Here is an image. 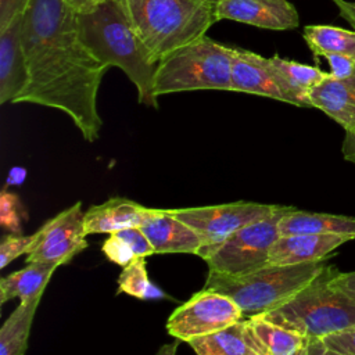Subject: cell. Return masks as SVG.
I'll return each instance as SVG.
<instances>
[{
  "label": "cell",
  "instance_id": "1",
  "mask_svg": "<svg viewBox=\"0 0 355 355\" xmlns=\"http://www.w3.org/2000/svg\"><path fill=\"white\" fill-rule=\"evenodd\" d=\"M21 33L29 82L15 104L62 111L86 141L97 140L103 126L97 94L108 68L80 40L76 12L62 0H31Z\"/></svg>",
  "mask_w": 355,
  "mask_h": 355
},
{
  "label": "cell",
  "instance_id": "2",
  "mask_svg": "<svg viewBox=\"0 0 355 355\" xmlns=\"http://www.w3.org/2000/svg\"><path fill=\"white\" fill-rule=\"evenodd\" d=\"M79 36L104 67H116L137 90L140 104L158 107L154 94L155 62L139 39L123 0H105L87 12L76 14Z\"/></svg>",
  "mask_w": 355,
  "mask_h": 355
},
{
  "label": "cell",
  "instance_id": "3",
  "mask_svg": "<svg viewBox=\"0 0 355 355\" xmlns=\"http://www.w3.org/2000/svg\"><path fill=\"white\" fill-rule=\"evenodd\" d=\"M123 3L139 39L155 62L201 39L218 22V0H123Z\"/></svg>",
  "mask_w": 355,
  "mask_h": 355
},
{
  "label": "cell",
  "instance_id": "4",
  "mask_svg": "<svg viewBox=\"0 0 355 355\" xmlns=\"http://www.w3.org/2000/svg\"><path fill=\"white\" fill-rule=\"evenodd\" d=\"M338 272L327 263L294 297L259 315L308 338H324L355 326V294L337 283Z\"/></svg>",
  "mask_w": 355,
  "mask_h": 355
},
{
  "label": "cell",
  "instance_id": "5",
  "mask_svg": "<svg viewBox=\"0 0 355 355\" xmlns=\"http://www.w3.org/2000/svg\"><path fill=\"white\" fill-rule=\"evenodd\" d=\"M326 265V261L266 265L240 276H227L209 270L204 288L227 295L240 306L244 316L250 318L279 308L316 277Z\"/></svg>",
  "mask_w": 355,
  "mask_h": 355
},
{
  "label": "cell",
  "instance_id": "6",
  "mask_svg": "<svg viewBox=\"0 0 355 355\" xmlns=\"http://www.w3.org/2000/svg\"><path fill=\"white\" fill-rule=\"evenodd\" d=\"M232 47L207 35L158 62L154 94L191 90H232Z\"/></svg>",
  "mask_w": 355,
  "mask_h": 355
},
{
  "label": "cell",
  "instance_id": "7",
  "mask_svg": "<svg viewBox=\"0 0 355 355\" xmlns=\"http://www.w3.org/2000/svg\"><path fill=\"white\" fill-rule=\"evenodd\" d=\"M293 208L279 205L269 216L236 230L222 243L200 248L197 255L207 261L211 272L227 276H240L261 269L269 265V251L280 236V219Z\"/></svg>",
  "mask_w": 355,
  "mask_h": 355
},
{
  "label": "cell",
  "instance_id": "8",
  "mask_svg": "<svg viewBox=\"0 0 355 355\" xmlns=\"http://www.w3.org/2000/svg\"><path fill=\"white\" fill-rule=\"evenodd\" d=\"M243 318V311L232 298L215 290L202 288L171 313L166 320V331L178 340L189 343L229 327Z\"/></svg>",
  "mask_w": 355,
  "mask_h": 355
},
{
  "label": "cell",
  "instance_id": "9",
  "mask_svg": "<svg viewBox=\"0 0 355 355\" xmlns=\"http://www.w3.org/2000/svg\"><path fill=\"white\" fill-rule=\"evenodd\" d=\"M277 207L275 204L236 201L169 211L198 234L202 244L201 248H205L216 245L236 230L269 216Z\"/></svg>",
  "mask_w": 355,
  "mask_h": 355
},
{
  "label": "cell",
  "instance_id": "10",
  "mask_svg": "<svg viewBox=\"0 0 355 355\" xmlns=\"http://www.w3.org/2000/svg\"><path fill=\"white\" fill-rule=\"evenodd\" d=\"M83 216L78 201L47 220L37 230V241L26 255V263L53 262L60 266L82 252L87 247Z\"/></svg>",
  "mask_w": 355,
  "mask_h": 355
},
{
  "label": "cell",
  "instance_id": "11",
  "mask_svg": "<svg viewBox=\"0 0 355 355\" xmlns=\"http://www.w3.org/2000/svg\"><path fill=\"white\" fill-rule=\"evenodd\" d=\"M232 90L305 107L298 94L288 86L270 58L232 47Z\"/></svg>",
  "mask_w": 355,
  "mask_h": 355
},
{
  "label": "cell",
  "instance_id": "12",
  "mask_svg": "<svg viewBox=\"0 0 355 355\" xmlns=\"http://www.w3.org/2000/svg\"><path fill=\"white\" fill-rule=\"evenodd\" d=\"M216 19H232L272 31H287L300 25V15L288 0H218Z\"/></svg>",
  "mask_w": 355,
  "mask_h": 355
},
{
  "label": "cell",
  "instance_id": "13",
  "mask_svg": "<svg viewBox=\"0 0 355 355\" xmlns=\"http://www.w3.org/2000/svg\"><path fill=\"white\" fill-rule=\"evenodd\" d=\"M140 229L155 254H197L202 245L198 234L169 209L147 208Z\"/></svg>",
  "mask_w": 355,
  "mask_h": 355
},
{
  "label": "cell",
  "instance_id": "14",
  "mask_svg": "<svg viewBox=\"0 0 355 355\" xmlns=\"http://www.w3.org/2000/svg\"><path fill=\"white\" fill-rule=\"evenodd\" d=\"M24 15V14H22ZM22 15L0 32V103H12L28 86L29 75L22 47Z\"/></svg>",
  "mask_w": 355,
  "mask_h": 355
},
{
  "label": "cell",
  "instance_id": "15",
  "mask_svg": "<svg viewBox=\"0 0 355 355\" xmlns=\"http://www.w3.org/2000/svg\"><path fill=\"white\" fill-rule=\"evenodd\" d=\"M349 237L337 234H286L279 236L273 243L268 263L269 265H297L326 258L340 245L349 241Z\"/></svg>",
  "mask_w": 355,
  "mask_h": 355
},
{
  "label": "cell",
  "instance_id": "16",
  "mask_svg": "<svg viewBox=\"0 0 355 355\" xmlns=\"http://www.w3.org/2000/svg\"><path fill=\"white\" fill-rule=\"evenodd\" d=\"M313 108L323 111L345 132L355 130V75L344 79L329 75L309 92Z\"/></svg>",
  "mask_w": 355,
  "mask_h": 355
},
{
  "label": "cell",
  "instance_id": "17",
  "mask_svg": "<svg viewBox=\"0 0 355 355\" xmlns=\"http://www.w3.org/2000/svg\"><path fill=\"white\" fill-rule=\"evenodd\" d=\"M147 207L123 198L111 197L107 201L92 205L83 216L85 233H115L129 227H140Z\"/></svg>",
  "mask_w": 355,
  "mask_h": 355
},
{
  "label": "cell",
  "instance_id": "18",
  "mask_svg": "<svg viewBox=\"0 0 355 355\" xmlns=\"http://www.w3.org/2000/svg\"><path fill=\"white\" fill-rule=\"evenodd\" d=\"M197 355H261V349L251 331L248 318L189 341Z\"/></svg>",
  "mask_w": 355,
  "mask_h": 355
},
{
  "label": "cell",
  "instance_id": "19",
  "mask_svg": "<svg viewBox=\"0 0 355 355\" xmlns=\"http://www.w3.org/2000/svg\"><path fill=\"white\" fill-rule=\"evenodd\" d=\"M280 236L337 234L355 240V218L345 215L290 209L279 222Z\"/></svg>",
  "mask_w": 355,
  "mask_h": 355
},
{
  "label": "cell",
  "instance_id": "20",
  "mask_svg": "<svg viewBox=\"0 0 355 355\" xmlns=\"http://www.w3.org/2000/svg\"><path fill=\"white\" fill-rule=\"evenodd\" d=\"M248 323L261 355H308L312 338L272 323L261 315L250 316Z\"/></svg>",
  "mask_w": 355,
  "mask_h": 355
},
{
  "label": "cell",
  "instance_id": "21",
  "mask_svg": "<svg viewBox=\"0 0 355 355\" xmlns=\"http://www.w3.org/2000/svg\"><path fill=\"white\" fill-rule=\"evenodd\" d=\"M58 268L53 262H29L25 268L0 279V304L19 298L29 301L42 297L53 273Z\"/></svg>",
  "mask_w": 355,
  "mask_h": 355
},
{
  "label": "cell",
  "instance_id": "22",
  "mask_svg": "<svg viewBox=\"0 0 355 355\" xmlns=\"http://www.w3.org/2000/svg\"><path fill=\"white\" fill-rule=\"evenodd\" d=\"M42 297L19 301L0 327V355H24L28 348V338L33 318Z\"/></svg>",
  "mask_w": 355,
  "mask_h": 355
},
{
  "label": "cell",
  "instance_id": "23",
  "mask_svg": "<svg viewBox=\"0 0 355 355\" xmlns=\"http://www.w3.org/2000/svg\"><path fill=\"white\" fill-rule=\"evenodd\" d=\"M302 36L315 57L344 54L355 58V29L349 31L331 25H306Z\"/></svg>",
  "mask_w": 355,
  "mask_h": 355
},
{
  "label": "cell",
  "instance_id": "24",
  "mask_svg": "<svg viewBox=\"0 0 355 355\" xmlns=\"http://www.w3.org/2000/svg\"><path fill=\"white\" fill-rule=\"evenodd\" d=\"M270 61L284 78V80L288 83V86L304 101L305 107L311 108L312 105L309 101V92L316 85H319L329 75V72H323L318 67L301 64L293 60H284L277 54L270 57Z\"/></svg>",
  "mask_w": 355,
  "mask_h": 355
},
{
  "label": "cell",
  "instance_id": "25",
  "mask_svg": "<svg viewBox=\"0 0 355 355\" xmlns=\"http://www.w3.org/2000/svg\"><path fill=\"white\" fill-rule=\"evenodd\" d=\"M116 293H123L143 301L166 297V294L148 279L146 258H136L123 268L118 277Z\"/></svg>",
  "mask_w": 355,
  "mask_h": 355
},
{
  "label": "cell",
  "instance_id": "26",
  "mask_svg": "<svg viewBox=\"0 0 355 355\" xmlns=\"http://www.w3.org/2000/svg\"><path fill=\"white\" fill-rule=\"evenodd\" d=\"M22 219H26V211L15 193L3 189L0 193V225L12 234H19Z\"/></svg>",
  "mask_w": 355,
  "mask_h": 355
},
{
  "label": "cell",
  "instance_id": "27",
  "mask_svg": "<svg viewBox=\"0 0 355 355\" xmlns=\"http://www.w3.org/2000/svg\"><path fill=\"white\" fill-rule=\"evenodd\" d=\"M37 241V232L29 236L8 234L0 244V268H6L14 259L24 254H29Z\"/></svg>",
  "mask_w": 355,
  "mask_h": 355
},
{
  "label": "cell",
  "instance_id": "28",
  "mask_svg": "<svg viewBox=\"0 0 355 355\" xmlns=\"http://www.w3.org/2000/svg\"><path fill=\"white\" fill-rule=\"evenodd\" d=\"M103 254L107 257L108 261L125 268L128 266L133 259L137 257L135 255L132 247L121 239L116 233H111L103 243L101 245Z\"/></svg>",
  "mask_w": 355,
  "mask_h": 355
},
{
  "label": "cell",
  "instance_id": "29",
  "mask_svg": "<svg viewBox=\"0 0 355 355\" xmlns=\"http://www.w3.org/2000/svg\"><path fill=\"white\" fill-rule=\"evenodd\" d=\"M115 233L132 247V250L137 258H146L148 255L155 254L151 243L148 241L147 236L143 233V230L140 227H129V229H123V230H119Z\"/></svg>",
  "mask_w": 355,
  "mask_h": 355
},
{
  "label": "cell",
  "instance_id": "30",
  "mask_svg": "<svg viewBox=\"0 0 355 355\" xmlns=\"http://www.w3.org/2000/svg\"><path fill=\"white\" fill-rule=\"evenodd\" d=\"M324 344L341 355H355V326L322 338Z\"/></svg>",
  "mask_w": 355,
  "mask_h": 355
},
{
  "label": "cell",
  "instance_id": "31",
  "mask_svg": "<svg viewBox=\"0 0 355 355\" xmlns=\"http://www.w3.org/2000/svg\"><path fill=\"white\" fill-rule=\"evenodd\" d=\"M31 0H0V32L25 12Z\"/></svg>",
  "mask_w": 355,
  "mask_h": 355
},
{
  "label": "cell",
  "instance_id": "32",
  "mask_svg": "<svg viewBox=\"0 0 355 355\" xmlns=\"http://www.w3.org/2000/svg\"><path fill=\"white\" fill-rule=\"evenodd\" d=\"M331 71L330 73L334 78L344 79L355 75V58L344 54H327L324 55Z\"/></svg>",
  "mask_w": 355,
  "mask_h": 355
},
{
  "label": "cell",
  "instance_id": "33",
  "mask_svg": "<svg viewBox=\"0 0 355 355\" xmlns=\"http://www.w3.org/2000/svg\"><path fill=\"white\" fill-rule=\"evenodd\" d=\"M343 157L345 161H349L355 164V130L354 132H345V137L341 146Z\"/></svg>",
  "mask_w": 355,
  "mask_h": 355
},
{
  "label": "cell",
  "instance_id": "34",
  "mask_svg": "<svg viewBox=\"0 0 355 355\" xmlns=\"http://www.w3.org/2000/svg\"><path fill=\"white\" fill-rule=\"evenodd\" d=\"M340 10V15L351 24V26L355 29V1H347V0H334Z\"/></svg>",
  "mask_w": 355,
  "mask_h": 355
},
{
  "label": "cell",
  "instance_id": "35",
  "mask_svg": "<svg viewBox=\"0 0 355 355\" xmlns=\"http://www.w3.org/2000/svg\"><path fill=\"white\" fill-rule=\"evenodd\" d=\"M62 1L68 7H71L76 14H80V12L90 11L92 8H94L96 6H98L105 0H62Z\"/></svg>",
  "mask_w": 355,
  "mask_h": 355
},
{
  "label": "cell",
  "instance_id": "36",
  "mask_svg": "<svg viewBox=\"0 0 355 355\" xmlns=\"http://www.w3.org/2000/svg\"><path fill=\"white\" fill-rule=\"evenodd\" d=\"M308 355H341V354L329 348L322 338H312L309 344Z\"/></svg>",
  "mask_w": 355,
  "mask_h": 355
},
{
  "label": "cell",
  "instance_id": "37",
  "mask_svg": "<svg viewBox=\"0 0 355 355\" xmlns=\"http://www.w3.org/2000/svg\"><path fill=\"white\" fill-rule=\"evenodd\" d=\"M336 280L347 291L355 294V270H352V272H338Z\"/></svg>",
  "mask_w": 355,
  "mask_h": 355
},
{
  "label": "cell",
  "instance_id": "38",
  "mask_svg": "<svg viewBox=\"0 0 355 355\" xmlns=\"http://www.w3.org/2000/svg\"><path fill=\"white\" fill-rule=\"evenodd\" d=\"M25 176H26V171L24 168H12L8 173V178H7V184H21L24 183L25 180Z\"/></svg>",
  "mask_w": 355,
  "mask_h": 355
},
{
  "label": "cell",
  "instance_id": "39",
  "mask_svg": "<svg viewBox=\"0 0 355 355\" xmlns=\"http://www.w3.org/2000/svg\"><path fill=\"white\" fill-rule=\"evenodd\" d=\"M179 341L180 340H175L173 343H169V344H165L159 348L158 354L157 355H176V351H178V345H179Z\"/></svg>",
  "mask_w": 355,
  "mask_h": 355
}]
</instances>
